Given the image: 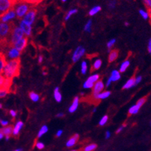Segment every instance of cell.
<instances>
[{
    "label": "cell",
    "mask_w": 151,
    "mask_h": 151,
    "mask_svg": "<svg viewBox=\"0 0 151 151\" xmlns=\"http://www.w3.org/2000/svg\"><path fill=\"white\" fill-rule=\"evenodd\" d=\"M15 151H21V150H15Z\"/></svg>",
    "instance_id": "59"
},
{
    "label": "cell",
    "mask_w": 151,
    "mask_h": 151,
    "mask_svg": "<svg viewBox=\"0 0 151 151\" xmlns=\"http://www.w3.org/2000/svg\"><path fill=\"white\" fill-rule=\"evenodd\" d=\"M119 56V53L117 49H114V50H112L109 54V62H112L113 61L117 60V57Z\"/></svg>",
    "instance_id": "22"
},
{
    "label": "cell",
    "mask_w": 151,
    "mask_h": 151,
    "mask_svg": "<svg viewBox=\"0 0 151 151\" xmlns=\"http://www.w3.org/2000/svg\"><path fill=\"white\" fill-rule=\"evenodd\" d=\"M23 123L22 121H17L16 124H15V126H13V133H12V135L13 136H18V134L20 132L21 129L23 128Z\"/></svg>",
    "instance_id": "16"
},
{
    "label": "cell",
    "mask_w": 151,
    "mask_h": 151,
    "mask_svg": "<svg viewBox=\"0 0 151 151\" xmlns=\"http://www.w3.org/2000/svg\"><path fill=\"white\" fill-rule=\"evenodd\" d=\"M148 13H149V16H150V19H151V9H148Z\"/></svg>",
    "instance_id": "54"
},
{
    "label": "cell",
    "mask_w": 151,
    "mask_h": 151,
    "mask_svg": "<svg viewBox=\"0 0 151 151\" xmlns=\"http://www.w3.org/2000/svg\"><path fill=\"white\" fill-rule=\"evenodd\" d=\"M115 43H116V39H110V41L108 42L106 45H107V49H109V50H110V49L112 48L113 46V45L115 44Z\"/></svg>",
    "instance_id": "37"
},
{
    "label": "cell",
    "mask_w": 151,
    "mask_h": 151,
    "mask_svg": "<svg viewBox=\"0 0 151 151\" xmlns=\"http://www.w3.org/2000/svg\"><path fill=\"white\" fill-rule=\"evenodd\" d=\"M130 62L129 60H125L124 62H122V64L119 67V72L120 73H124L126 69H128V67H130Z\"/></svg>",
    "instance_id": "24"
},
{
    "label": "cell",
    "mask_w": 151,
    "mask_h": 151,
    "mask_svg": "<svg viewBox=\"0 0 151 151\" xmlns=\"http://www.w3.org/2000/svg\"><path fill=\"white\" fill-rule=\"evenodd\" d=\"M110 136H111V134H110V131H107V132L106 133V139H109V138L110 137Z\"/></svg>",
    "instance_id": "50"
},
{
    "label": "cell",
    "mask_w": 151,
    "mask_h": 151,
    "mask_svg": "<svg viewBox=\"0 0 151 151\" xmlns=\"http://www.w3.org/2000/svg\"><path fill=\"white\" fill-rule=\"evenodd\" d=\"M124 25H126V26H128V25H130V24H129V23H127V22H126V23H124Z\"/></svg>",
    "instance_id": "55"
},
{
    "label": "cell",
    "mask_w": 151,
    "mask_h": 151,
    "mask_svg": "<svg viewBox=\"0 0 151 151\" xmlns=\"http://www.w3.org/2000/svg\"><path fill=\"white\" fill-rule=\"evenodd\" d=\"M99 79H100V75L99 74H94V75L90 76L85 81L82 86H83L84 89H92V88H93L94 85L96 84V82H98Z\"/></svg>",
    "instance_id": "6"
},
{
    "label": "cell",
    "mask_w": 151,
    "mask_h": 151,
    "mask_svg": "<svg viewBox=\"0 0 151 151\" xmlns=\"http://www.w3.org/2000/svg\"><path fill=\"white\" fill-rule=\"evenodd\" d=\"M79 103H80V98H79L78 96H76V97L74 98V100H73V103H72L71 106H69V112L71 113H73L75 112L76 110H77L78 106H79Z\"/></svg>",
    "instance_id": "15"
},
{
    "label": "cell",
    "mask_w": 151,
    "mask_h": 151,
    "mask_svg": "<svg viewBox=\"0 0 151 151\" xmlns=\"http://www.w3.org/2000/svg\"><path fill=\"white\" fill-rule=\"evenodd\" d=\"M48 132V126H46V125H44V126H43L40 128V130H39V133H38V137H41L42 136H43L45 133H46Z\"/></svg>",
    "instance_id": "28"
},
{
    "label": "cell",
    "mask_w": 151,
    "mask_h": 151,
    "mask_svg": "<svg viewBox=\"0 0 151 151\" xmlns=\"http://www.w3.org/2000/svg\"><path fill=\"white\" fill-rule=\"evenodd\" d=\"M24 32L21 30L19 26H13L10 38H9V44L13 46L16 42L20 40L23 38H24Z\"/></svg>",
    "instance_id": "4"
},
{
    "label": "cell",
    "mask_w": 151,
    "mask_h": 151,
    "mask_svg": "<svg viewBox=\"0 0 151 151\" xmlns=\"http://www.w3.org/2000/svg\"><path fill=\"white\" fill-rule=\"evenodd\" d=\"M70 151H76V150H70Z\"/></svg>",
    "instance_id": "60"
},
{
    "label": "cell",
    "mask_w": 151,
    "mask_h": 151,
    "mask_svg": "<svg viewBox=\"0 0 151 151\" xmlns=\"http://www.w3.org/2000/svg\"><path fill=\"white\" fill-rule=\"evenodd\" d=\"M36 16V9H31L30 11H29V12L24 16L23 20L25 21V23H29L30 25H32L35 22Z\"/></svg>",
    "instance_id": "10"
},
{
    "label": "cell",
    "mask_w": 151,
    "mask_h": 151,
    "mask_svg": "<svg viewBox=\"0 0 151 151\" xmlns=\"http://www.w3.org/2000/svg\"><path fill=\"white\" fill-rule=\"evenodd\" d=\"M81 73L85 75L87 73V62L86 61H82L81 63Z\"/></svg>",
    "instance_id": "33"
},
{
    "label": "cell",
    "mask_w": 151,
    "mask_h": 151,
    "mask_svg": "<svg viewBox=\"0 0 151 151\" xmlns=\"http://www.w3.org/2000/svg\"><path fill=\"white\" fill-rule=\"evenodd\" d=\"M43 57L42 56H39V60H38V61H39V63H41V62H43Z\"/></svg>",
    "instance_id": "51"
},
{
    "label": "cell",
    "mask_w": 151,
    "mask_h": 151,
    "mask_svg": "<svg viewBox=\"0 0 151 151\" xmlns=\"http://www.w3.org/2000/svg\"><path fill=\"white\" fill-rule=\"evenodd\" d=\"M64 116V114L63 113H58L57 115H56V117H62Z\"/></svg>",
    "instance_id": "52"
},
{
    "label": "cell",
    "mask_w": 151,
    "mask_h": 151,
    "mask_svg": "<svg viewBox=\"0 0 151 151\" xmlns=\"http://www.w3.org/2000/svg\"><path fill=\"white\" fill-rule=\"evenodd\" d=\"M77 12H78V10L76 9H70V10H69V11L67 12V16H66V17H65V20H66V21L68 20V19H69L70 18V17H71V16L73 15V14L76 13Z\"/></svg>",
    "instance_id": "32"
},
{
    "label": "cell",
    "mask_w": 151,
    "mask_h": 151,
    "mask_svg": "<svg viewBox=\"0 0 151 151\" xmlns=\"http://www.w3.org/2000/svg\"><path fill=\"white\" fill-rule=\"evenodd\" d=\"M1 132H2L3 134H4L5 137L7 136H10L11 134H12L13 133V127L12 126H7L5 127H3V128L1 129Z\"/></svg>",
    "instance_id": "19"
},
{
    "label": "cell",
    "mask_w": 151,
    "mask_h": 151,
    "mask_svg": "<svg viewBox=\"0 0 151 151\" xmlns=\"http://www.w3.org/2000/svg\"><path fill=\"white\" fill-rule=\"evenodd\" d=\"M147 49H148V52L149 53L151 54V38L150 39L149 42H148V46H147Z\"/></svg>",
    "instance_id": "45"
},
{
    "label": "cell",
    "mask_w": 151,
    "mask_h": 151,
    "mask_svg": "<svg viewBox=\"0 0 151 151\" xmlns=\"http://www.w3.org/2000/svg\"><path fill=\"white\" fill-rule=\"evenodd\" d=\"M43 75H46V72H43Z\"/></svg>",
    "instance_id": "58"
},
{
    "label": "cell",
    "mask_w": 151,
    "mask_h": 151,
    "mask_svg": "<svg viewBox=\"0 0 151 151\" xmlns=\"http://www.w3.org/2000/svg\"><path fill=\"white\" fill-rule=\"evenodd\" d=\"M141 80H142V76H138L137 77L135 78V83L136 85H137L138 83H140L141 82Z\"/></svg>",
    "instance_id": "43"
},
{
    "label": "cell",
    "mask_w": 151,
    "mask_h": 151,
    "mask_svg": "<svg viewBox=\"0 0 151 151\" xmlns=\"http://www.w3.org/2000/svg\"><path fill=\"white\" fill-rule=\"evenodd\" d=\"M14 2L9 0H1L0 1V12L1 15L5 13L6 12L9 11L10 9H13Z\"/></svg>",
    "instance_id": "7"
},
{
    "label": "cell",
    "mask_w": 151,
    "mask_h": 151,
    "mask_svg": "<svg viewBox=\"0 0 151 151\" xmlns=\"http://www.w3.org/2000/svg\"><path fill=\"white\" fill-rule=\"evenodd\" d=\"M110 78L112 80V82H116L117 80H119L120 79V72L118 70H113L110 74Z\"/></svg>",
    "instance_id": "20"
},
{
    "label": "cell",
    "mask_w": 151,
    "mask_h": 151,
    "mask_svg": "<svg viewBox=\"0 0 151 151\" xmlns=\"http://www.w3.org/2000/svg\"><path fill=\"white\" fill-rule=\"evenodd\" d=\"M86 49L82 46H78L77 48L76 49L75 52L73 54L72 56V60L73 62H76L79 60H80V58L82 57V56L85 54Z\"/></svg>",
    "instance_id": "11"
},
{
    "label": "cell",
    "mask_w": 151,
    "mask_h": 151,
    "mask_svg": "<svg viewBox=\"0 0 151 151\" xmlns=\"http://www.w3.org/2000/svg\"><path fill=\"white\" fill-rule=\"evenodd\" d=\"M145 5L148 8V9H151V0H145L143 1Z\"/></svg>",
    "instance_id": "41"
},
{
    "label": "cell",
    "mask_w": 151,
    "mask_h": 151,
    "mask_svg": "<svg viewBox=\"0 0 151 151\" xmlns=\"http://www.w3.org/2000/svg\"><path fill=\"white\" fill-rule=\"evenodd\" d=\"M111 82H112V80H111V79L109 77V79H108V80H107V82H106V86H110V85Z\"/></svg>",
    "instance_id": "49"
},
{
    "label": "cell",
    "mask_w": 151,
    "mask_h": 151,
    "mask_svg": "<svg viewBox=\"0 0 151 151\" xmlns=\"http://www.w3.org/2000/svg\"><path fill=\"white\" fill-rule=\"evenodd\" d=\"M19 67H20L19 60H9V62H7L6 66L2 71V76L12 80L14 76L19 75Z\"/></svg>",
    "instance_id": "1"
},
{
    "label": "cell",
    "mask_w": 151,
    "mask_h": 151,
    "mask_svg": "<svg viewBox=\"0 0 151 151\" xmlns=\"http://www.w3.org/2000/svg\"><path fill=\"white\" fill-rule=\"evenodd\" d=\"M5 139H6V140H8L9 139V136H7V137H5Z\"/></svg>",
    "instance_id": "56"
},
{
    "label": "cell",
    "mask_w": 151,
    "mask_h": 151,
    "mask_svg": "<svg viewBox=\"0 0 151 151\" xmlns=\"http://www.w3.org/2000/svg\"><path fill=\"white\" fill-rule=\"evenodd\" d=\"M134 86H136L135 83V78H130V80H127V82L123 86V89H130L131 87H133Z\"/></svg>",
    "instance_id": "21"
},
{
    "label": "cell",
    "mask_w": 151,
    "mask_h": 151,
    "mask_svg": "<svg viewBox=\"0 0 151 151\" xmlns=\"http://www.w3.org/2000/svg\"><path fill=\"white\" fill-rule=\"evenodd\" d=\"M27 38L24 37V38H23V39H20V40H19L18 42H16V43L13 45V46L16 49H18L19 52H22V51L25 48V46H27Z\"/></svg>",
    "instance_id": "13"
},
{
    "label": "cell",
    "mask_w": 151,
    "mask_h": 151,
    "mask_svg": "<svg viewBox=\"0 0 151 151\" xmlns=\"http://www.w3.org/2000/svg\"><path fill=\"white\" fill-rule=\"evenodd\" d=\"M96 108H94L93 110V112H96Z\"/></svg>",
    "instance_id": "57"
},
{
    "label": "cell",
    "mask_w": 151,
    "mask_h": 151,
    "mask_svg": "<svg viewBox=\"0 0 151 151\" xmlns=\"http://www.w3.org/2000/svg\"><path fill=\"white\" fill-rule=\"evenodd\" d=\"M145 102H146V97H143V98L140 99L135 105L132 106L129 109V114L132 115L137 113L139 112V110H140V107L144 104Z\"/></svg>",
    "instance_id": "8"
},
{
    "label": "cell",
    "mask_w": 151,
    "mask_h": 151,
    "mask_svg": "<svg viewBox=\"0 0 151 151\" xmlns=\"http://www.w3.org/2000/svg\"><path fill=\"white\" fill-rule=\"evenodd\" d=\"M104 89V84L103 82L101 81V80H99L98 82H96V84L94 85L93 88V96L95 95H98L100 93H102V91Z\"/></svg>",
    "instance_id": "14"
},
{
    "label": "cell",
    "mask_w": 151,
    "mask_h": 151,
    "mask_svg": "<svg viewBox=\"0 0 151 151\" xmlns=\"http://www.w3.org/2000/svg\"><path fill=\"white\" fill-rule=\"evenodd\" d=\"M12 28L13 27H12V25L8 23H1L0 24V36H1L2 43L3 44V46H5V44H9L7 38L11 34Z\"/></svg>",
    "instance_id": "2"
},
{
    "label": "cell",
    "mask_w": 151,
    "mask_h": 151,
    "mask_svg": "<svg viewBox=\"0 0 151 151\" xmlns=\"http://www.w3.org/2000/svg\"><path fill=\"white\" fill-rule=\"evenodd\" d=\"M16 16V13L15 9H10L9 11L6 12L5 13L1 15V21H2V23H7L8 22H9V21L12 20Z\"/></svg>",
    "instance_id": "9"
},
{
    "label": "cell",
    "mask_w": 151,
    "mask_h": 151,
    "mask_svg": "<svg viewBox=\"0 0 151 151\" xmlns=\"http://www.w3.org/2000/svg\"><path fill=\"white\" fill-rule=\"evenodd\" d=\"M79 140V135L78 134H75L74 136H73L72 137H70L68 140V141L67 142V147H73L74 145L76 143V142Z\"/></svg>",
    "instance_id": "17"
},
{
    "label": "cell",
    "mask_w": 151,
    "mask_h": 151,
    "mask_svg": "<svg viewBox=\"0 0 151 151\" xmlns=\"http://www.w3.org/2000/svg\"><path fill=\"white\" fill-rule=\"evenodd\" d=\"M5 56L10 60H19V57L20 56V52L18 49H16L13 46L9 45L5 50Z\"/></svg>",
    "instance_id": "5"
},
{
    "label": "cell",
    "mask_w": 151,
    "mask_h": 151,
    "mask_svg": "<svg viewBox=\"0 0 151 151\" xmlns=\"http://www.w3.org/2000/svg\"><path fill=\"white\" fill-rule=\"evenodd\" d=\"M19 27L26 36H30L32 33V26L29 23H25L24 20H22L19 23Z\"/></svg>",
    "instance_id": "12"
},
{
    "label": "cell",
    "mask_w": 151,
    "mask_h": 151,
    "mask_svg": "<svg viewBox=\"0 0 151 151\" xmlns=\"http://www.w3.org/2000/svg\"><path fill=\"white\" fill-rule=\"evenodd\" d=\"M110 94H111L110 91H103L100 94H98V95H95L93 96L95 100H104V99L108 98L110 96Z\"/></svg>",
    "instance_id": "18"
},
{
    "label": "cell",
    "mask_w": 151,
    "mask_h": 151,
    "mask_svg": "<svg viewBox=\"0 0 151 151\" xmlns=\"http://www.w3.org/2000/svg\"><path fill=\"white\" fill-rule=\"evenodd\" d=\"M91 27H92V21L91 20H89L86 23V24L85 25L84 30H85V31H86V32H90V31H91Z\"/></svg>",
    "instance_id": "36"
},
{
    "label": "cell",
    "mask_w": 151,
    "mask_h": 151,
    "mask_svg": "<svg viewBox=\"0 0 151 151\" xmlns=\"http://www.w3.org/2000/svg\"><path fill=\"white\" fill-rule=\"evenodd\" d=\"M116 4H117V2L116 1H112V2H110L108 5V6L110 9H114L115 6H116Z\"/></svg>",
    "instance_id": "40"
},
{
    "label": "cell",
    "mask_w": 151,
    "mask_h": 151,
    "mask_svg": "<svg viewBox=\"0 0 151 151\" xmlns=\"http://www.w3.org/2000/svg\"><path fill=\"white\" fill-rule=\"evenodd\" d=\"M0 124L2 126H3L4 127L8 126V124H9V122L7 121V120H3V119H1V121H0Z\"/></svg>",
    "instance_id": "44"
},
{
    "label": "cell",
    "mask_w": 151,
    "mask_h": 151,
    "mask_svg": "<svg viewBox=\"0 0 151 151\" xmlns=\"http://www.w3.org/2000/svg\"><path fill=\"white\" fill-rule=\"evenodd\" d=\"M102 66V60H100V59H97V60H95V62H93V68L95 70H97L101 67Z\"/></svg>",
    "instance_id": "30"
},
{
    "label": "cell",
    "mask_w": 151,
    "mask_h": 151,
    "mask_svg": "<svg viewBox=\"0 0 151 151\" xmlns=\"http://www.w3.org/2000/svg\"><path fill=\"white\" fill-rule=\"evenodd\" d=\"M4 134L2 133V132H0V139H2V138L4 137Z\"/></svg>",
    "instance_id": "53"
},
{
    "label": "cell",
    "mask_w": 151,
    "mask_h": 151,
    "mask_svg": "<svg viewBox=\"0 0 151 151\" xmlns=\"http://www.w3.org/2000/svg\"><path fill=\"white\" fill-rule=\"evenodd\" d=\"M9 113H10V115H11V116L12 117H16V111H15V110H10V111H9Z\"/></svg>",
    "instance_id": "47"
},
{
    "label": "cell",
    "mask_w": 151,
    "mask_h": 151,
    "mask_svg": "<svg viewBox=\"0 0 151 151\" xmlns=\"http://www.w3.org/2000/svg\"><path fill=\"white\" fill-rule=\"evenodd\" d=\"M139 13L141 16H142L143 19H148L150 17L149 16V13H148V12L145 11V10H143V9H140V11H139Z\"/></svg>",
    "instance_id": "34"
},
{
    "label": "cell",
    "mask_w": 151,
    "mask_h": 151,
    "mask_svg": "<svg viewBox=\"0 0 151 151\" xmlns=\"http://www.w3.org/2000/svg\"><path fill=\"white\" fill-rule=\"evenodd\" d=\"M62 134V130H60L57 131V133H56V137H61Z\"/></svg>",
    "instance_id": "48"
},
{
    "label": "cell",
    "mask_w": 151,
    "mask_h": 151,
    "mask_svg": "<svg viewBox=\"0 0 151 151\" xmlns=\"http://www.w3.org/2000/svg\"><path fill=\"white\" fill-rule=\"evenodd\" d=\"M30 98L33 102H37L39 100V95L35 92H31V93H30Z\"/></svg>",
    "instance_id": "29"
},
{
    "label": "cell",
    "mask_w": 151,
    "mask_h": 151,
    "mask_svg": "<svg viewBox=\"0 0 151 151\" xmlns=\"http://www.w3.org/2000/svg\"><path fill=\"white\" fill-rule=\"evenodd\" d=\"M8 91L9 90H7V89H0V96L1 97H5V96H6V94L8 93Z\"/></svg>",
    "instance_id": "38"
},
{
    "label": "cell",
    "mask_w": 151,
    "mask_h": 151,
    "mask_svg": "<svg viewBox=\"0 0 151 151\" xmlns=\"http://www.w3.org/2000/svg\"><path fill=\"white\" fill-rule=\"evenodd\" d=\"M36 147L39 150H43L44 147H45V145H44V143L42 142H37L36 144Z\"/></svg>",
    "instance_id": "39"
},
{
    "label": "cell",
    "mask_w": 151,
    "mask_h": 151,
    "mask_svg": "<svg viewBox=\"0 0 151 151\" xmlns=\"http://www.w3.org/2000/svg\"><path fill=\"white\" fill-rule=\"evenodd\" d=\"M16 11V16L19 19L24 18V16L29 12L30 9V4L28 2H19L18 4L16 5V6L14 8Z\"/></svg>",
    "instance_id": "3"
},
{
    "label": "cell",
    "mask_w": 151,
    "mask_h": 151,
    "mask_svg": "<svg viewBox=\"0 0 151 151\" xmlns=\"http://www.w3.org/2000/svg\"><path fill=\"white\" fill-rule=\"evenodd\" d=\"M101 10V7L100 5H96V6L93 7L89 12V16H94V15H96Z\"/></svg>",
    "instance_id": "26"
},
{
    "label": "cell",
    "mask_w": 151,
    "mask_h": 151,
    "mask_svg": "<svg viewBox=\"0 0 151 151\" xmlns=\"http://www.w3.org/2000/svg\"><path fill=\"white\" fill-rule=\"evenodd\" d=\"M11 84H12V80H11V79H8V78H5L4 84H3V86L1 87V89H7V90H9V87H10Z\"/></svg>",
    "instance_id": "27"
},
{
    "label": "cell",
    "mask_w": 151,
    "mask_h": 151,
    "mask_svg": "<svg viewBox=\"0 0 151 151\" xmlns=\"http://www.w3.org/2000/svg\"><path fill=\"white\" fill-rule=\"evenodd\" d=\"M125 126H125L124 124V125H122L121 126H119V128H118V129H117V132H116V133H119V132H121V131L123 130H124V127H125Z\"/></svg>",
    "instance_id": "46"
},
{
    "label": "cell",
    "mask_w": 151,
    "mask_h": 151,
    "mask_svg": "<svg viewBox=\"0 0 151 151\" xmlns=\"http://www.w3.org/2000/svg\"><path fill=\"white\" fill-rule=\"evenodd\" d=\"M96 147H97V145L95 143H91V144L87 145L86 147H85L83 151H93L94 150L96 149Z\"/></svg>",
    "instance_id": "31"
},
{
    "label": "cell",
    "mask_w": 151,
    "mask_h": 151,
    "mask_svg": "<svg viewBox=\"0 0 151 151\" xmlns=\"http://www.w3.org/2000/svg\"><path fill=\"white\" fill-rule=\"evenodd\" d=\"M150 125H151V121H150Z\"/></svg>",
    "instance_id": "61"
},
{
    "label": "cell",
    "mask_w": 151,
    "mask_h": 151,
    "mask_svg": "<svg viewBox=\"0 0 151 151\" xmlns=\"http://www.w3.org/2000/svg\"><path fill=\"white\" fill-rule=\"evenodd\" d=\"M108 121V116L107 115H105V116H103L102 118H101V119L100 120V122H99V125L100 126H104L106 123H107Z\"/></svg>",
    "instance_id": "35"
},
{
    "label": "cell",
    "mask_w": 151,
    "mask_h": 151,
    "mask_svg": "<svg viewBox=\"0 0 151 151\" xmlns=\"http://www.w3.org/2000/svg\"><path fill=\"white\" fill-rule=\"evenodd\" d=\"M5 77L4 76L1 75L0 76V86L2 87L3 86L5 82Z\"/></svg>",
    "instance_id": "42"
},
{
    "label": "cell",
    "mask_w": 151,
    "mask_h": 151,
    "mask_svg": "<svg viewBox=\"0 0 151 151\" xmlns=\"http://www.w3.org/2000/svg\"><path fill=\"white\" fill-rule=\"evenodd\" d=\"M7 64V62L5 61V57L4 54H1V59H0V71H1V73H2V71L3 69L5 67Z\"/></svg>",
    "instance_id": "25"
},
{
    "label": "cell",
    "mask_w": 151,
    "mask_h": 151,
    "mask_svg": "<svg viewBox=\"0 0 151 151\" xmlns=\"http://www.w3.org/2000/svg\"><path fill=\"white\" fill-rule=\"evenodd\" d=\"M53 94H54V99L56 100V101L58 103H60L62 101V95H61V93L60 92L59 87H56L54 92H53Z\"/></svg>",
    "instance_id": "23"
}]
</instances>
